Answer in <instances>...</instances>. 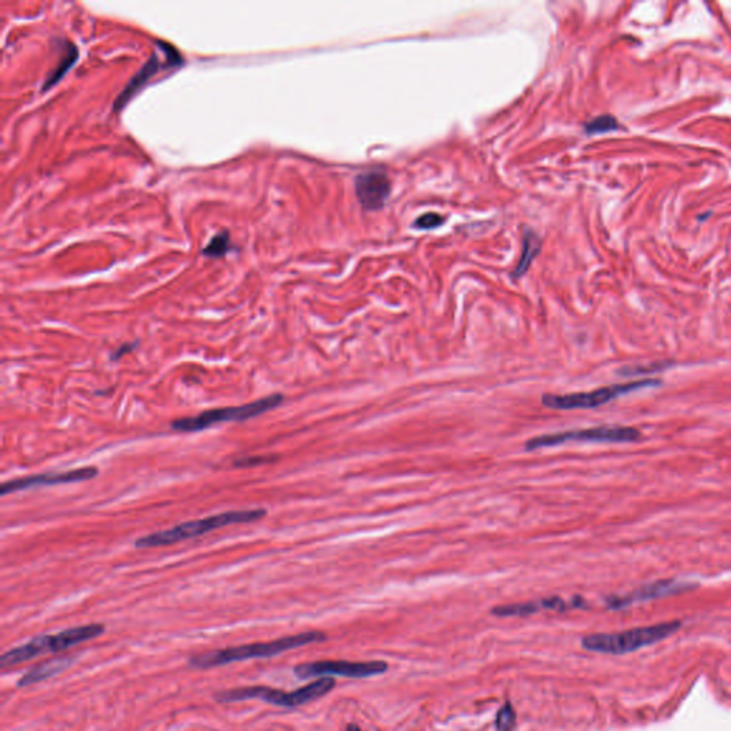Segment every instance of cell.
I'll use <instances>...</instances> for the list:
<instances>
[{
  "mask_svg": "<svg viewBox=\"0 0 731 731\" xmlns=\"http://www.w3.org/2000/svg\"><path fill=\"white\" fill-rule=\"evenodd\" d=\"M326 640V635L320 632H306L300 635L286 636L273 642L266 643H252L242 644L235 647H228L222 650L207 652L199 656H193L189 660V666L194 669H212L219 666H226L236 662L253 660V659H269L279 656L284 652L298 649L307 644L320 643Z\"/></svg>",
  "mask_w": 731,
  "mask_h": 731,
  "instance_id": "obj_1",
  "label": "cell"
},
{
  "mask_svg": "<svg viewBox=\"0 0 731 731\" xmlns=\"http://www.w3.org/2000/svg\"><path fill=\"white\" fill-rule=\"evenodd\" d=\"M267 513L264 508H252V510H235V511H226V513H221V514H215V515H208V517H204L200 520L186 521V523L177 525L169 530L156 532V533L147 535L145 537H140L135 542V546L138 549L170 546V545H176L182 540L200 537L215 529L239 525V523H250V521L260 520Z\"/></svg>",
  "mask_w": 731,
  "mask_h": 731,
  "instance_id": "obj_2",
  "label": "cell"
},
{
  "mask_svg": "<svg viewBox=\"0 0 731 731\" xmlns=\"http://www.w3.org/2000/svg\"><path fill=\"white\" fill-rule=\"evenodd\" d=\"M680 621H669L620 633L590 635L581 640V646L588 652L603 654H627L670 637L680 629Z\"/></svg>",
  "mask_w": 731,
  "mask_h": 731,
  "instance_id": "obj_3",
  "label": "cell"
},
{
  "mask_svg": "<svg viewBox=\"0 0 731 731\" xmlns=\"http://www.w3.org/2000/svg\"><path fill=\"white\" fill-rule=\"evenodd\" d=\"M336 686V681L333 677H320L310 684L300 687L294 691H281L276 688L269 687H243V688H233L226 690L222 693H218L215 697L221 703H233V701H245V700H262L273 705L286 707V708H294L300 707L303 704H307L310 701H315L328 693H330Z\"/></svg>",
  "mask_w": 731,
  "mask_h": 731,
  "instance_id": "obj_4",
  "label": "cell"
},
{
  "mask_svg": "<svg viewBox=\"0 0 731 731\" xmlns=\"http://www.w3.org/2000/svg\"><path fill=\"white\" fill-rule=\"evenodd\" d=\"M284 397L279 393L270 394L264 398H259L256 401L238 406V407H223V408H212L206 410L197 415L193 417H182L172 423V429L176 432H200L207 428H211L218 423L225 422H243L253 419L256 415H260L263 413H267L269 410H273L277 407Z\"/></svg>",
  "mask_w": 731,
  "mask_h": 731,
  "instance_id": "obj_5",
  "label": "cell"
},
{
  "mask_svg": "<svg viewBox=\"0 0 731 731\" xmlns=\"http://www.w3.org/2000/svg\"><path fill=\"white\" fill-rule=\"evenodd\" d=\"M640 437V432L635 428H620V426H601L584 430L574 432H563V433H552L542 435L533 439H529L526 443L528 450H536L542 447H553L569 442H610V443H624V442H636Z\"/></svg>",
  "mask_w": 731,
  "mask_h": 731,
  "instance_id": "obj_6",
  "label": "cell"
},
{
  "mask_svg": "<svg viewBox=\"0 0 731 731\" xmlns=\"http://www.w3.org/2000/svg\"><path fill=\"white\" fill-rule=\"evenodd\" d=\"M659 380H640L625 384H617L611 387H603L584 393H573V394H546L542 397V403L549 408L556 410H576V408H594L601 404H606L621 394L629 391H635L647 386L657 384Z\"/></svg>",
  "mask_w": 731,
  "mask_h": 731,
  "instance_id": "obj_7",
  "label": "cell"
},
{
  "mask_svg": "<svg viewBox=\"0 0 731 731\" xmlns=\"http://www.w3.org/2000/svg\"><path fill=\"white\" fill-rule=\"evenodd\" d=\"M389 669L384 662H316L303 663L294 667L297 679H320V677H349V679H366L386 673Z\"/></svg>",
  "mask_w": 731,
  "mask_h": 731,
  "instance_id": "obj_8",
  "label": "cell"
},
{
  "mask_svg": "<svg viewBox=\"0 0 731 731\" xmlns=\"http://www.w3.org/2000/svg\"><path fill=\"white\" fill-rule=\"evenodd\" d=\"M355 189L363 208L379 211L390 196L391 183L386 172L369 170L356 177Z\"/></svg>",
  "mask_w": 731,
  "mask_h": 731,
  "instance_id": "obj_9",
  "label": "cell"
},
{
  "mask_svg": "<svg viewBox=\"0 0 731 731\" xmlns=\"http://www.w3.org/2000/svg\"><path fill=\"white\" fill-rule=\"evenodd\" d=\"M96 476H97L96 467H82V469H74V470L60 471V473H43V474L28 476L23 479L6 481L2 484V490H0V493H2V496H6L9 493H15L19 490H28L32 487L86 481Z\"/></svg>",
  "mask_w": 731,
  "mask_h": 731,
  "instance_id": "obj_10",
  "label": "cell"
},
{
  "mask_svg": "<svg viewBox=\"0 0 731 731\" xmlns=\"http://www.w3.org/2000/svg\"><path fill=\"white\" fill-rule=\"evenodd\" d=\"M104 633L103 624H86L77 625V627L62 630L56 635H42L45 653H57L63 650H69L80 643L93 640Z\"/></svg>",
  "mask_w": 731,
  "mask_h": 731,
  "instance_id": "obj_11",
  "label": "cell"
},
{
  "mask_svg": "<svg viewBox=\"0 0 731 731\" xmlns=\"http://www.w3.org/2000/svg\"><path fill=\"white\" fill-rule=\"evenodd\" d=\"M693 587H694V584L680 583V581H674V580H664V581H657V583L644 586V587L633 591L629 596L611 597L607 600V603L611 608H620V607H625V606L637 603V601H646V600H653V598H659V597H664V596H670V594H677V593L690 590Z\"/></svg>",
  "mask_w": 731,
  "mask_h": 731,
  "instance_id": "obj_12",
  "label": "cell"
},
{
  "mask_svg": "<svg viewBox=\"0 0 731 731\" xmlns=\"http://www.w3.org/2000/svg\"><path fill=\"white\" fill-rule=\"evenodd\" d=\"M162 67H169V69H172V67H177V65L170 63V62H167V63H162V62H160V59H159L156 55H153V56H152V57H150V59H149V60L142 66V69H140V70H139V72H138V73L130 79V82L126 84V87H125V89L121 91V94L116 97V100H115V103H113V111H115V112L122 111V109L126 106V104L129 103V100H130L136 93H139V90H140L142 87H145V86L149 83V80H150L156 73H159V72L162 70Z\"/></svg>",
  "mask_w": 731,
  "mask_h": 731,
  "instance_id": "obj_13",
  "label": "cell"
},
{
  "mask_svg": "<svg viewBox=\"0 0 731 731\" xmlns=\"http://www.w3.org/2000/svg\"><path fill=\"white\" fill-rule=\"evenodd\" d=\"M74 660H76V656H69V654L48 659L46 662H42V663L33 666L30 670H28L19 679L18 687H28V686L45 681V680L65 671L69 666L73 664Z\"/></svg>",
  "mask_w": 731,
  "mask_h": 731,
  "instance_id": "obj_14",
  "label": "cell"
},
{
  "mask_svg": "<svg viewBox=\"0 0 731 731\" xmlns=\"http://www.w3.org/2000/svg\"><path fill=\"white\" fill-rule=\"evenodd\" d=\"M77 57H79V50L77 48L73 45V43H69L66 42L65 48H63V55L59 60V63L55 66V69L50 72V74L46 77L45 80V84L42 87V91H46L49 90L50 87H53L55 84H57L62 77L72 69V66L77 62Z\"/></svg>",
  "mask_w": 731,
  "mask_h": 731,
  "instance_id": "obj_15",
  "label": "cell"
},
{
  "mask_svg": "<svg viewBox=\"0 0 731 731\" xmlns=\"http://www.w3.org/2000/svg\"><path fill=\"white\" fill-rule=\"evenodd\" d=\"M540 250V242L533 233H526L523 239V253H521V259L518 260V264L514 270V277L523 276V273L529 269L533 259L537 256Z\"/></svg>",
  "mask_w": 731,
  "mask_h": 731,
  "instance_id": "obj_16",
  "label": "cell"
},
{
  "mask_svg": "<svg viewBox=\"0 0 731 731\" xmlns=\"http://www.w3.org/2000/svg\"><path fill=\"white\" fill-rule=\"evenodd\" d=\"M540 608V603H520L494 607L491 613L498 617H525L537 613Z\"/></svg>",
  "mask_w": 731,
  "mask_h": 731,
  "instance_id": "obj_17",
  "label": "cell"
},
{
  "mask_svg": "<svg viewBox=\"0 0 731 731\" xmlns=\"http://www.w3.org/2000/svg\"><path fill=\"white\" fill-rule=\"evenodd\" d=\"M230 247H232L230 233L221 232L216 236H213L212 240L208 242V245L203 249V255L207 257H212V259L223 257L230 250Z\"/></svg>",
  "mask_w": 731,
  "mask_h": 731,
  "instance_id": "obj_18",
  "label": "cell"
},
{
  "mask_svg": "<svg viewBox=\"0 0 731 731\" xmlns=\"http://www.w3.org/2000/svg\"><path fill=\"white\" fill-rule=\"evenodd\" d=\"M618 129V122L611 115H601L584 125V130L588 135H601Z\"/></svg>",
  "mask_w": 731,
  "mask_h": 731,
  "instance_id": "obj_19",
  "label": "cell"
},
{
  "mask_svg": "<svg viewBox=\"0 0 731 731\" xmlns=\"http://www.w3.org/2000/svg\"><path fill=\"white\" fill-rule=\"evenodd\" d=\"M515 725V713L510 703H506L496 715L497 731H513Z\"/></svg>",
  "mask_w": 731,
  "mask_h": 731,
  "instance_id": "obj_20",
  "label": "cell"
},
{
  "mask_svg": "<svg viewBox=\"0 0 731 731\" xmlns=\"http://www.w3.org/2000/svg\"><path fill=\"white\" fill-rule=\"evenodd\" d=\"M442 223H445V218L442 215H439V213L430 212V213L422 215L419 219H417L414 226L422 229V230H426V229H435V228L440 226Z\"/></svg>",
  "mask_w": 731,
  "mask_h": 731,
  "instance_id": "obj_21",
  "label": "cell"
},
{
  "mask_svg": "<svg viewBox=\"0 0 731 731\" xmlns=\"http://www.w3.org/2000/svg\"><path fill=\"white\" fill-rule=\"evenodd\" d=\"M276 460V457H245L235 462L236 467H255Z\"/></svg>",
  "mask_w": 731,
  "mask_h": 731,
  "instance_id": "obj_22",
  "label": "cell"
},
{
  "mask_svg": "<svg viewBox=\"0 0 731 731\" xmlns=\"http://www.w3.org/2000/svg\"><path fill=\"white\" fill-rule=\"evenodd\" d=\"M540 607L542 608H550V610H557V611H563L567 608V604L566 601H563L560 597H550V598H545L540 601Z\"/></svg>",
  "mask_w": 731,
  "mask_h": 731,
  "instance_id": "obj_23",
  "label": "cell"
},
{
  "mask_svg": "<svg viewBox=\"0 0 731 731\" xmlns=\"http://www.w3.org/2000/svg\"><path fill=\"white\" fill-rule=\"evenodd\" d=\"M136 345H138V343H130V345H123V346H121V347L113 353L112 359H113V360H118V359H121L122 356H125L126 353H130V352L136 347Z\"/></svg>",
  "mask_w": 731,
  "mask_h": 731,
  "instance_id": "obj_24",
  "label": "cell"
}]
</instances>
